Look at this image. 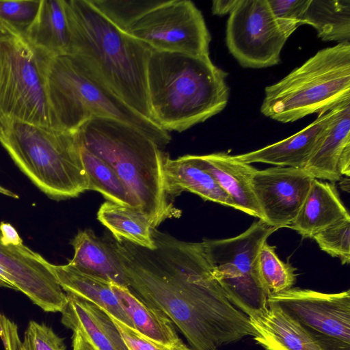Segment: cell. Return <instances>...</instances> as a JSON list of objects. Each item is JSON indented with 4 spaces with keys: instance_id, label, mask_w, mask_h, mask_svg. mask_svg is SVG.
<instances>
[{
    "instance_id": "cell-4",
    "label": "cell",
    "mask_w": 350,
    "mask_h": 350,
    "mask_svg": "<svg viewBox=\"0 0 350 350\" xmlns=\"http://www.w3.org/2000/svg\"><path fill=\"white\" fill-rule=\"evenodd\" d=\"M76 134L81 146L116 171L152 228L180 216L164 191L163 152L154 140L130 124L103 117L88 120Z\"/></svg>"
},
{
    "instance_id": "cell-35",
    "label": "cell",
    "mask_w": 350,
    "mask_h": 350,
    "mask_svg": "<svg viewBox=\"0 0 350 350\" xmlns=\"http://www.w3.org/2000/svg\"><path fill=\"white\" fill-rule=\"evenodd\" d=\"M109 315L120 332L129 350H191L182 340L170 345L156 342L111 314Z\"/></svg>"
},
{
    "instance_id": "cell-8",
    "label": "cell",
    "mask_w": 350,
    "mask_h": 350,
    "mask_svg": "<svg viewBox=\"0 0 350 350\" xmlns=\"http://www.w3.org/2000/svg\"><path fill=\"white\" fill-rule=\"evenodd\" d=\"M276 230L258 219L236 237L202 241L215 280L229 301L247 316L268 306L271 294L260 276L258 256Z\"/></svg>"
},
{
    "instance_id": "cell-3",
    "label": "cell",
    "mask_w": 350,
    "mask_h": 350,
    "mask_svg": "<svg viewBox=\"0 0 350 350\" xmlns=\"http://www.w3.org/2000/svg\"><path fill=\"white\" fill-rule=\"evenodd\" d=\"M228 73L209 55L151 51L147 90L152 120L183 132L220 113L229 99Z\"/></svg>"
},
{
    "instance_id": "cell-15",
    "label": "cell",
    "mask_w": 350,
    "mask_h": 350,
    "mask_svg": "<svg viewBox=\"0 0 350 350\" xmlns=\"http://www.w3.org/2000/svg\"><path fill=\"white\" fill-rule=\"evenodd\" d=\"M315 179L339 181L350 176V100L334 108L333 118L304 168Z\"/></svg>"
},
{
    "instance_id": "cell-32",
    "label": "cell",
    "mask_w": 350,
    "mask_h": 350,
    "mask_svg": "<svg viewBox=\"0 0 350 350\" xmlns=\"http://www.w3.org/2000/svg\"><path fill=\"white\" fill-rule=\"evenodd\" d=\"M321 250L338 258L342 265L350 262V219H342L313 236Z\"/></svg>"
},
{
    "instance_id": "cell-21",
    "label": "cell",
    "mask_w": 350,
    "mask_h": 350,
    "mask_svg": "<svg viewBox=\"0 0 350 350\" xmlns=\"http://www.w3.org/2000/svg\"><path fill=\"white\" fill-rule=\"evenodd\" d=\"M350 219L334 184L314 178L307 196L289 228L304 238L314 235L335 223Z\"/></svg>"
},
{
    "instance_id": "cell-5",
    "label": "cell",
    "mask_w": 350,
    "mask_h": 350,
    "mask_svg": "<svg viewBox=\"0 0 350 350\" xmlns=\"http://www.w3.org/2000/svg\"><path fill=\"white\" fill-rule=\"evenodd\" d=\"M37 53L44 77L51 128L75 132L93 118H109L138 129L161 148L169 144V132L132 109L75 57Z\"/></svg>"
},
{
    "instance_id": "cell-33",
    "label": "cell",
    "mask_w": 350,
    "mask_h": 350,
    "mask_svg": "<svg viewBox=\"0 0 350 350\" xmlns=\"http://www.w3.org/2000/svg\"><path fill=\"white\" fill-rule=\"evenodd\" d=\"M280 30L288 38L301 25L309 0H267Z\"/></svg>"
},
{
    "instance_id": "cell-2",
    "label": "cell",
    "mask_w": 350,
    "mask_h": 350,
    "mask_svg": "<svg viewBox=\"0 0 350 350\" xmlns=\"http://www.w3.org/2000/svg\"><path fill=\"white\" fill-rule=\"evenodd\" d=\"M66 7L69 55L132 109L152 120L147 90L152 49L115 26L89 0H66Z\"/></svg>"
},
{
    "instance_id": "cell-22",
    "label": "cell",
    "mask_w": 350,
    "mask_h": 350,
    "mask_svg": "<svg viewBox=\"0 0 350 350\" xmlns=\"http://www.w3.org/2000/svg\"><path fill=\"white\" fill-rule=\"evenodd\" d=\"M74 249L68 264L111 283L128 287L123 266L110 241L93 230H79L70 241Z\"/></svg>"
},
{
    "instance_id": "cell-18",
    "label": "cell",
    "mask_w": 350,
    "mask_h": 350,
    "mask_svg": "<svg viewBox=\"0 0 350 350\" xmlns=\"http://www.w3.org/2000/svg\"><path fill=\"white\" fill-rule=\"evenodd\" d=\"M265 350H323L310 333L280 306L268 304L247 316Z\"/></svg>"
},
{
    "instance_id": "cell-34",
    "label": "cell",
    "mask_w": 350,
    "mask_h": 350,
    "mask_svg": "<svg viewBox=\"0 0 350 350\" xmlns=\"http://www.w3.org/2000/svg\"><path fill=\"white\" fill-rule=\"evenodd\" d=\"M64 339L44 323L29 321L24 334L22 350H66Z\"/></svg>"
},
{
    "instance_id": "cell-27",
    "label": "cell",
    "mask_w": 350,
    "mask_h": 350,
    "mask_svg": "<svg viewBox=\"0 0 350 350\" xmlns=\"http://www.w3.org/2000/svg\"><path fill=\"white\" fill-rule=\"evenodd\" d=\"M304 24L312 26L324 41L349 42L350 0H309Z\"/></svg>"
},
{
    "instance_id": "cell-37",
    "label": "cell",
    "mask_w": 350,
    "mask_h": 350,
    "mask_svg": "<svg viewBox=\"0 0 350 350\" xmlns=\"http://www.w3.org/2000/svg\"><path fill=\"white\" fill-rule=\"evenodd\" d=\"M1 240L6 245H23V240L16 230L9 223L1 221L0 223Z\"/></svg>"
},
{
    "instance_id": "cell-31",
    "label": "cell",
    "mask_w": 350,
    "mask_h": 350,
    "mask_svg": "<svg viewBox=\"0 0 350 350\" xmlns=\"http://www.w3.org/2000/svg\"><path fill=\"white\" fill-rule=\"evenodd\" d=\"M40 4L41 0H0V29L25 38Z\"/></svg>"
},
{
    "instance_id": "cell-11",
    "label": "cell",
    "mask_w": 350,
    "mask_h": 350,
    "mask_svg": "<svg viewBox=\"0 0 350 350\" xmlns=\"http://www.w3.org/2000/svg\"><path fill=\"white\" fill-rule=\"evenodd\" d=\"M268 304L297 320L323 350H350V291L327 293L292 287L271 294Z\"/></svg>"
},
{
    "instance_id": "cell-23",
    "label": "cell",
    "mask_w": 350,
    "mask_h": 350,
    "mask_svg": "<svg viewBox=\"0 0 350 350\" xmlns=\"http://www.w3.org/2000/svg\"><path fill=\"white\" fill-rule=\"evenodd\" d=\"M49 267L66 294L96 304L116 319L133 328L111 288V282L68 263L63 265L50 263Z\"/></svg>"
},
{
    "instance_id": "cell-40",
    "label": "cell",
    "mask_w": 350,
    "mask_h": 350,
    "mask_svg": "<svg viewBox=\"0 0 350 350\" xmlns=\"http://www.w3.org/2000/svg\"><path fill=\"white\" fill-rule=\"evenodd\" d=\"M0 286L16 290L8 274L0 267Z\"/></svg>"
},
{
    "instance_id": "cell-41",
    "label": "cell",
    "mask_w": 350,
    "mask_h": 350,
    "mask_svg": "<svg viewBox=\"0 0 350 350\" xmlns=\"http://www.w3.org/2000/svg\"><path fill=\"white\" fill-rule=\"evenodd\" d=\"M0 193L8 196L9 197L13 198H18V196L15 193L12 192V191L2 187L0 185Z\"/></svg>"
},
{
    "instance_id": "cell-26",
    "label": "cell",
    "mask_w": 350,
    "mask_h": 350,
    "mask_svg": "<svg viewBox=\"0 0 350 350\" xmlns=\"http://www.w3.org/2000/svg\"><path fill=\"white\" fill-rule=\"evenodd\" d=\"M97 219L117 241H126L136 245L154 250L152 226L142 211L109 201L103 203Z\"/></svg>"
},
{
    "instance_id": "cell-16",
    "label": "cell",
    "mask_w": 350,
    "mask_h": 350,
    "mask_svg": "<svg viewBox=\"0 0 350 350\" xmlns=\"http://www.w3.org/2000/svg\"><path fill=\"white\" fill-rule=\"evenodd\" d=\"M163 186L168 196L189 191L204 200L234 208L230 197L203 166L200 155L187 154L171 159L162 154Z\"/></svg>"
},
{
    "instance_id": "cell-17",
    "label": "cell",
    "mask_w": 350,
    "mask_h": 350,
    "mask_svg": "<svg viewBox=\"0 0 350 350\" xmlns=\"http://www.w3.org/2000/svg\"><path fill=\"white\" fill-rule=\"evenodd\" d=\"M334 109L318 117L297 133L247 153L234 155L245 163H263L278 167L304 168L318 142L331 122Z\"/></svg>"
},
{
    "instance_id": "cell-20",
    "label": "cell",
    "mask_w": 350,
    "mask_h": 350,
    "mask_svg": "<svg viewBox=\"0 0 350 350\" xmlns=\"http://www.w3.org/2000/svg\"><path fill=\"white\" fill-rule=\"evenodd\" d=\"M200 157L203 166L232 200L234 208L262 219L252 187V178L257 169L225 152Z\"/></svg>"
},
{
    "instance_id": "cell-25",
    "label": "cell",
    "mask_w": 350,
    "mask_h": 350,
    "mask_svg": "<svg viewBox=\"0 0 350 350\" xmlns=\"http://www.w3.org/2000/svg\"><path fill=\"white\" fill-rule=\"evenodd\" d=\"M111 288L137 332L163 345L182 340L171 319L162 311L146 304L129 287L111 283Z\"/></svg>"
},
{
    "instance_id": "cell-10",
    "label": "cell",
    "mask_w": 350,
    "mask_h": 350,
    "mask_svg": "<svg viewBox=\"0 0 350 350\" xmlns=\"http://www.w3.org/2000/svg\"><path fill=\"white\" fill-rule=\"evenodd\" d=\"M152 50L209 55L211 37L200 10L187 0H165L126 31Z\"/></svg>"
},
{
    "instance_id": "cell-9",
    "label": "cell",
    "mask_w": 350,
    "mask_h": 350,
    "mask_svg": "<svg viewBox=\"0 0 350 350\" xmlns=\"http://www.w3.org/2000/svg\"><path fill=\"white\" fill-rule=\"evenodd\" d=\"M8 120L51 127L37 51L25 38L0 29V124Z\"/></svg>"
},
{
    "instance_id": "cell-36",
    "label": "cell",
    "mask_w": 350,
    "mask_h": 350,
    "mask_svg": "<svg viewBox=\"0 0 350 350\" xmlns=\"http://www.w3.org/2000/svg\"><path fill=\"white\" fill-rule=\"evenodd\" d=\"M0 338L5 350H22L17 325L0 312Z\"/></svg>"
},
{
    "instance_id": "cell-24",
    "label": "cell",
    "mask_w": 350,
    "mask_h": 350,
    "mask_svg": "<svg viewBox=\"0 0 350 350\" xmlns=\"http://www.w3.org/2000/svg\"><path fill=\"white\" fill-rule=\"evenodd\" d=\"M25 39L39 53L50 56L69 55L71 33L66 0H41Z\"/></svg>"
},
{
    "instance_id": "cell-30",
    "label": "cell",
    "mask_w": 350,
    "mask_h": 350,
    "mask_svg": "<svg viewBox=\"0 0 350 350\" xmlns=\"http://www.w3.org/2000/svg\"><path fill=\"white\" fill-rule=\"evenodd\" d=\"M165 0H89L115 26L123 31L144 14Z\"/></svg>"
},
{
    "instance_id": "cell-38",
    "label": "cell",
    "mask_w": 350,
    "mask_h": 350,
    "mask_svg": "<svg viewBox=\"0 0 350 350\" xmlns=\"http://www.w3.org/2000/svg\"><path fill=\"white\" fill-rule=\"evenodd\" d=\"M241 0H217L212 3V12L215 15L223 16L230 14L238 5Z\"/></svg>"
},
{
    "instance_id": "cell-13",
    "label": "cell",
    "mask_w": 350,
    "mask_h": 350,
    "mask_svg": "<svg viewBox=\"0 0 350 350\" xmlns=\"http://www.w3.org/2000/svg\"><path fill=\"white\" fill-rule=\"evenodd\" d=\"M314 178L303 168L273 167L257 170L252 178L253 191L268 226L277 230L295 220Z\"/></svg>"
},
{
    "instance_id": "cell-19",
    "label": "cell",
    "mask_w": 350,
    "mask_h": 350,
    "mask_svg": "<svg viewBox=\"0 0 350 350\" xmlns=\"http://www.w3.org/2000/svg\"><path fill=\"white\" fill-rule=\"evenodd\" d=\"M67 295L62 323L78 331L96 350H129L110 315L96 304Z\"/></svg>"
},
{
    "instance_id": "cell-39",
    "label": "cell",
    "mask_w": 350,
    "mask_h": 350,
    "mask_svg": "<svg viewBox=\"0 0 350 350\" xmlns=\"http://www.w3.org/2000/svg\"><path fill=\"white\" fill-rule=\"evenodd\" d=\"M72 350H96L78 331H73Z\"/></svg>"
},
{
    "instance_id": "cell-14",
    "label": "cell",
    "mask_w": 350,
    "mask_h": 350,
    "mask_svg": "<svg viewBox=\"0 0 350 350\" xmlns=\"http://www.w3.org/2000/svg\"><path fill=\"white\" fill-rule=\"evenodd\" d=\"M50 262L24 244L6 245L1 240L0 267L8 274L16 291L27 295L45 312L62 311L67 295L49 267Z\"/></svg>"
},
{
    "instance_id": "cell-28",
    "label": "cell",
    "mask_w": 350,
    "mask_h": 350,
    "mask_svg": "<svg viewBox=\"0 0 350 350\" xmlns=\"http://www.w3.org/2000/svg\"><path fill=\"white\" fill-rule=\"evenodd\" d=\"M81 155L89 180L88 190L100 193L107 201L141 211L137 202L109 164L81 146Z\"/></svg>"
},
{
    "instance_id": "cell-1",
    "label": "cell",
    "mask_w": 350,
    "mask_h": 350,
    "mask_svg": "<svg viewBox=\"0 0 350 350\" xmlns=\"http://www.w3.org/2000/svg\"><path fill=\"white\" fill-rule=\"evenodd\" d=\"M152 234L154 250L114 238L110 242L128 287L165 313L191 350H219L257 335L215 280L202 241H180L154 228Z\"/></svg>"
},
{
    "instance_id": "cell-29",
    "label": "cell",
    "mask_w": 350,
    "mask_h": 350,
    "mask_svg": "<svg viewBox=\"0 0 350 350\" xmlns=\"http://www.w3.org/2000/svg\"><path fill=\"white\" fill-rule=\"evenodd\" d=\"M275 246L265 242L258 256V269L262 280L269 291L274 294L293 287L296 282V270L291 264L282 261L275 252Z\"/></svg>"
},
{
    "instance_id": "cell-12",
    "label": "cell",
    "mask_w": 350,
    "mask_h": 350,
    "mask_svg": "<svg viewBox=\"0 0 350 350\" xmlns=\"http://www.w3.org/2000/svg\"><path fill=\"white\" fill-rule=\"evenodd\" d=\"M287 39L277 25L267 0H241L229 14L226 45L243 68L277 65Z\"/></svg>"
},
{
    "instance_id": "cell-6",
    "label": "cell",
    "mask_w": 350,
    "mask_h": 350,
    "mask_svg": "<svg viewBox=\"0 0 350 350\" xmlns=\"http://www.w3.org/2000/svg\"><path fill=\"white\" fill-rule=\"evenodd\" d=\"M0 144L49 197L75 198L89 189L76 131L8 120L0 124Z\"/></svg>"
},
{
    "instance_id": "cell-7",
    "label": "cell",
    "mask_w": 350,
    "mask_h": 350,
    "mask_svg": "<svg viewBox=\"0 0 350 350\" xmlns=\"http://www.w3.org/2000/svg\"><path fill=\"white\" fill-rule=\"evenodd\" d=\"M350 100V42L319 50L265 88L260 111L282 123L325 113Z\"/></svg>"
}]
</instances>
